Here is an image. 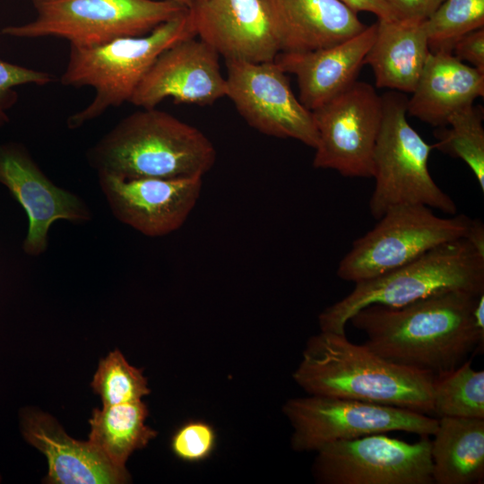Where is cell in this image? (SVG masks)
Returning <instances> with one entry per match:
<instances>
[{"label": "cell", "instance_id": "32", "mask_svg": "<svg viewBox=\"0 0 484 484\" xmlns=\"http://www.w3.org/2000/svg\"><path fill=\"white\" fill-rule=\"evenodd\" d=\"M354 12H369L378 20L394 21L395 15L386 0H339Z\"/></svg>", "mask_w": 484, "mask_h": 484}, {"label": "cell", "instance_id": "35", "mask_svg": "<svg viewBox=\"0 0 484 484\" xmlns=\"http://www.w3.org/2000/svg\"><path fill=\"white\" fill-rule=\"evenodd\" d=\"M175 1H177V3L185 5L187 8L193 7V5L194 4V0H175Z\"/></svg>", "mask_w": 484, "mask_h": 484}, {"label": "cell", "instance_id": "16", "mask_svg": "<svg viewBox=\"0 0 484 484\" xmlns=\"http://www.w3.org/2000/svg\"><path fill=\"white\" fill-rule=\"evenodd\" d=\"M190 10L196 36L225 60L270 62L280 53L261 0H199Z\"/></svg>", "mask_w": 484, "mask_h": 484}, {"label": "cell", "instance_id": "23", "mask_svg": "<svg viewBox=\"0 0 484 484\" xmlns=\"http://www.w3.org/2000/svg\"><path fill=\"white\" fill-rule=\"evenodd\" d=\"M149 411L143 401L94 409L89 440L112 462L125 467L129 456L145 447L157 431L145 424Z\"/></svg>", "mask_w": 484, "mask_h": 484}, {"label": "cell", "instance_id": "15", "mask_svg": "<svg viewBox=\"0 0 484 484\" xmlns=\"http://www.w3.org/2000/svg\"><path fill=\"white\" fill-rule=\"evenodd\" d=\"M219 56L195 37L176 42L157 57L129 102L141 108H156L167 98L177 103L213 104L227 92Z\"/></svg>", "mask_w": 484, "mask_h": 484}, {"label": "cell", "instance_id": "13", "mask_svg": "<svg viewBox=\"0 0 484 484\" xmlns=\"http://www.w3.org/2000/svg\"><path fill=\"white\" fill-rule=\"evenodd\" d=\"M0 184L27 214L28 229L22 249L30 256H39L47 251L48 233L54 222L82 224L92 219V212L85 201L54 184L20 143L0 144Z\"/></svg>", "mask_w": 484, "mask_h": 484}, {"label": "cell", "instance_id": "20", "mask_svg": "<svg viewBox=\"0 0 484 484\" xmlns=\"http://www.w3.org/2000/svg\"><path fill=\"white\" fill-rule=\"evenodd\" d=\"M407 113L433 126L446 125L455 112L484 95V73L452 53L429 52Z\"/></svg>", "mask_w": 484, "mask_h": 484}, {"label": "cell", "instance_id": "26", "mask_svg": "<svg viewBox=\"0 0 484 484\" xmlns=\"http://www.w3.org/2000/svg\"><path fill=\"white\" fill-rule=\"evenodd\" d=\"M424 26L430 52L452 53L458 39L484 27V0H445Z\"/></svg>", "mask_w": 484, "mask_h": 484}, {"label": "cell", "instance_id": "28", "mask_svg": "<svg viewBox=\"0 0 484 484\" xmlns=\"http://www.w3.org/2000/svg\"><path fill=\"white\" fill-rule=\"evenodd\" d=\"M216 433L207 422L191 420L179 427L170 441L172 453L187 462L207 459L216 446Z\"/></svg>", "mask_w": 484, "mask_h": 484}, {"label": "cell", "instance_id": "2", "mask_svg": "<svg viewBox=\"0 0 484 484\" xmlns=\"http://www.w3.org/2000/svg\"><path fill=\"white\" fill-rule=\"evenodd\" d=\"M292 377L310 395L433 413V375L387 360L345 333L311 336Z\"/></svg>", "mask_w": 484, "mask_h": 484}, {"label": "cell", "instance_id": "25", "mask_svg": "<svg viewBox=\"0 0 484 484\" xmlns=\"http://www.w3.org/2000/svg\"><path fill=\"white\" fill-rule=\"evenodd\" d=\"M482 108L470 105L447 120L450 127L440 126L435 132L434 148L462 160L474 174L484 192V127Z\"/></svg>", "mask_w": 484, "mask_h": 484}, {"label": "cell", "instance_id": "8", "mask_svg": "<svg viewBox=\"0 0 484 484\" xmlns=\"http://www.w3.org/2000/svg\"><path fill=\"white\" fill-rule=\"evenodd\" d=\"M355 240L337 268L340 279L354 283L369 280L419 258L450 241L465 238L471 220L436 215L424 205H399Z\"/></svg>", "mask_w": 484, "mask_h": 484}, {"label": "cell", "instance_id": "14", "mask_svg": "<svg viewBox=\"0 0 484 484\" xmlns=\"http://www.w3.org/2000/svg\"><path fill=\"white\" fill-rule=\"evenodd\" d=\"M99 185L114 217L151 238L186 222L202 190V177L122 179L99 174Z\"/></svg>", "mask_w": 484, "mask_h": 484}, {"label": "cell", "instance_id": "9", "mask_svg": "<svg viewBox=\"0 0 484 484\" xmlns=\"http://www.w3.org/2000/svg\"><path fill=\"white\" fill-rule=\"evenodd\" d=\"M282 412L293 429L291 448L298 453L392 431L429 436L438 423L436 418L399 407L310 394L288 400Z\"/></svg>", "mask_w": 484, "mask_h": 484}, {"label": "cell", "instance_id": "30", "mask_svg": "<svg viewBox=\"0 0 484 484\" xmlns=\"http://www.w3.org/2000/svg\"><path fill=\"white\" fill-rule=\"evenodd\" d=\"M452 54L484 73V28L472 30L458 39Z\"/></svg>", "mask_w": 484, "mask_h": 484}, {"label": "cell", "instance_id": "11", "mask_svg": "<svg viewBox=\"0 0 484 484\" xmlns=\"http://www.w3.org/2000/svg\"><path fill=\"white\" fill-rule=\"evenodd\" d=\"M312 113L317 131L313 166L371 178L383 120V98L373 86L356 81Z\"/></svg>", "mask_w": 484, "mask_h": 484}, {"label": "cell", "instance_id": "17", "mask_svg": "<svg viewBox=\"0 0 484 484\" xmlns=\"http://www.w3.org/2000/svg\"><path fill=\"white\" fill-rule=\"evenodd\" d=\"M24 440L48 460L45 482L51 484H121L131 480L125 467L112 462L90 441L68 436L50 415L39 410L20 411Z\"/></svg>", "mask_w": 484, "mask_h": 484}, {"label": "cell", "instance_id": "36", "mask_svg": "<svg viewBox=\"0 0 484 484\" xmlns=\"http://www.w3.org/2000/svg\"><path fill=\"white\" fill-rule=\"evenodd\" d=\"M196 1H199V0H194V3H195Z\"/></svg>", "mask_w": 484, "mask_h": 484}, {"label": "cell", "instance_id": "6", "mask_svg": "<svg viewBox=\"0 0 484 484\" xmlns=\"http://www.w3.org/2000/svg\"><path fill=\"white\" fill-rule=\"evenodd\" d=\"M34 20L0 30L18 39L55 37L89 48L143 36L187 7L175 0H31Z\"/></svg>", "mask_w": 484, "mask_h": 484}, {"label": "cell", "instance_id": "24", "mask_svg": "<svg viewBox=\"0 0 484 484\" xmlns=\"http://www.w3.org/2000/svg\"><path fill=\"white\" fill-rule=\"evenodd\" d=\"M433 414L484 419V371L472 368L471 359L434 376Z\"/></svg>", "mask_w": 484, "mask_h": 484}, {"label": "cell", "instance_id": "27", "mask_svg": "<svg viewBox=\"0 0 484 484\" xmlns=\"http://www.w3.org/2000/svg\"><path fill=\"white\" fill-rule=\"evenodd\" d=\"M91 386L103 406L142 401L151 393L143 369L130 365L119 350L99 361Z\"/></svg>", "mask_w": 484, "mask_h": 484}, {"label": "cell", "instance_id": "3", "mask_svg": "<svg viewBox=\"0 0 484 484\" xmlns=\"http://www.w3.org/2000/svg\"><path fill=\"white\" fill-rule=\"evenodd\" d=\"M86 158L98 175L122 179L203 177L215 163L216 150L198 128L152 108L122 118Z\"/></svg>", "mask_w": 484, "mask_h": 484}, {"label": "cell", "instance_id": "1", "mask_svg": "<svg viewBox=\"0 0 484 484\" xmlns=\"http://www.w3.org/2000/svg\"><path fill=\"white\" fill-rule=\"evenodd\" d=\"M480 294L457 290L400 307L370 305L349 322L365 333L364 344L382 358L436 376L483 350L472 315Z\"/></svg>", "mask_w": 484, "mask_h": 484}, {"label": "cell", "instance_id": "19", "mask_svg": "<svg viewBox=\"0 0 484 484\" xmlns=\"http://www.w3.org/2000/svg\"><path fill=\"white\" fill-rule=\"evenodd\" d=\"M280 52L327 48L367 26L339 0H261Z\"/></svg>", "mask_w": 484, "mask_h": 484}, {"label": "cell", "instance_id": "22", "mask_svg": "<svg viewBox=\"0 0 484 484\" xmlns=\"http://www.w3.org/2000/svg\"><path fill=\"white\" fill-rule=\"evenodd\" d=\"M430 442L437 484H475L484 479V419L441 417Z\"/></svg>", "mask_w": 484, "mask_h": 484}, {"label": "cell", "instance_id": "29", "mask_svg": "<svg viewBox=\"0 0 484 484\" xmlns=\"http://www.w3.org/2000/svg\"><path fill=\"white\" fill-rule=\"evenodd\" d=\"M52 82L48 73L0 59V128L9 120V110L18 99L16 88L22 85H46Z\"/></svg>", "mask_w": 484, "mask_h": 484}, {"label": "cell", "instance_id": "34", "mask_svg": "<svg viewBox=\"0 0 484 484\" xmlns=\"http://www.w3.org/2000/svg\"><path fill=\"white\" fill-rule=\"evenodd\" d=\"M472 315L480 335L484 338V292L477 297L473 306Z\"/></svg>", "mask_w": 484, "mask_h": 484}, {"label": "cell", "instance_id": "18", "mask_svg": "<svg viewBox=\"0 0 484 484\" xmlns=\"http://www.w3.org/2000/svg\"><path fill=\"white\" fill-rule=\"evenodd\" d=\"M376 22L331 47L305 52H280L274 61L298 80L300 102L310 111L344 91L354 82L376 33Z\"/></svg>", "mask_w": 484, "mask_h": 484}, {"label": "cell", "instance_id": "33", "mask_svg": "<svg viewBox=\"0 0 484 484\" xmlns=\"http://www.w3.org/2000/svg\"><path fill=\"white\" fill-rule=\"evenodd\" d=\"M465 238L484 256V226L480 220H471Z\"/></svg>", "mask_w": 484, "mask_h": 484}, {"label": "cell", "instance_id": "4", "mask_svg": "<svg viewBox=\"0 0 484 484\" xmlns=\"http://www.w3.org/2000/svg\"><path fill=\"white\" fill-rule=\"evenodd\" d=\"M195 36L189 8L143 36L120 38L89 48L70 46L61 83L91 87L94 96L84 108L67 118L68 128L77 129L108 109L129 102L157 57L176 42Z\"/></svg>", "mask_w": 484, "mask_h": 484}, {"label": "cell", "instance_id": "5", "mask_svg": "<svg viewBox=\"0 0 484 484\" xmlns=\"http://www.w3.org/2000/svg\"><path fill=\"white\" fill-rule=\"evenodd\" d=\"M484 292V256L466 239L443 244L352 291L318 316L321 331L345 333L350 319L370 305L400 307L450 291Z\"/></svg>", "mask_w": 484, "mask_h": 484}, {"label": "cell", "instance_id": "21", "mask_svg": "<svg viewBox=\"0 0 484 484\" xmlns=\"http://www.w3.org/2000/svg\"><path fill=\"white\" fill-rule=\"evenodd\" d=\"M424 21L378 20L364 61L371 66L377 88L414 91L430 52Z\"/></svg>", "mask_w": 484, "mask_h": 484}, {"label": "cell", "instance_id": "10", "mask_svg": "<svg viewBox=\"0 0 484 484\" xmlns=\"http://www.w3.org/2000/svg\"><path fill=\"white\" fill-rule=\"evenodd\" d=\"M430 442L383 434L333 442L316 451L313 476L321 484H432Z\"/></svg>", "mask_w": 484, "mask_h": 484}, {"label": "cell", "instance_id": "12", "mask_svg": "<svg viewBox=\"0 0 484 484\" xmlns=\"http://www.w3.org/2000/svg\"><path fill=\"white\" fill-rule=\"evenodd\" d=\"M228 97L254 129L292 138L315 149L317 131L312 111L293 93L286 73L275 61L225 60Z\"/></svg>", "mask_w": 484, "mask_h": 484}, {"label": "cell", "instance_id": "7", "mask_svg": "<svg viewBox=\"0 0 484 484\" xmlns=\"http://www.w3.org/2000/svg\"><path fill=\"white\" fill-rule=\"evenodd\" d=\"M383 120L373 154L375 189L369 201L371 215L380 219L399 205H424L455 214L453 199L433 180L428 168L433 144L409 124L407 99L397 92L383 97Z\"/></svg>", "mask_w": 484, "mask_h": 484}, {"label": "cell", "instance_id": "31", "mask_svg": "<svg viewBox=\"0 0 484 484\" xmlns=\"http://www.w3.org/2000/svg\"><path fill=\"white\" fill-rule=\"evenodd\" d=\"M445 0H386L396 20L424 21Z\"/></svg>", "mask_w": 484, "mask_h": 484}]
</instances>
